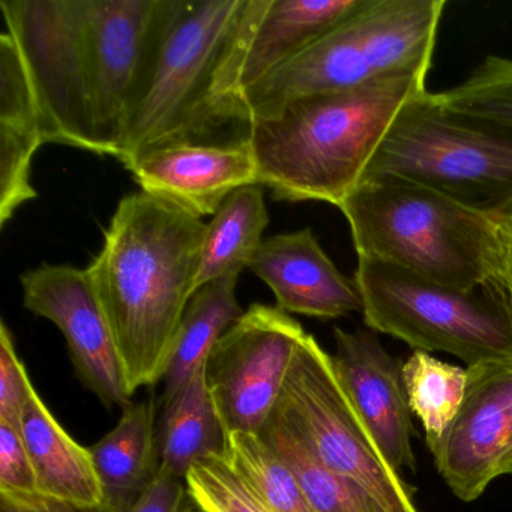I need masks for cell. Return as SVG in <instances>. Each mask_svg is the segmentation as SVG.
Wrapping results in <instances>:
<instances>
[{
    "label": "cell",
    "instance_id": "2",
    "mask_svg": "<svg viewBox=\"0 0 512 512\" xmlns=\"http://www.w3.org/2000/svg\"><path fill=\"white\" fill-rule=\"evenodd\" d=\"M206 224L146 193L119 202L88 268L131 394L163 380L194 295Z\"/></svg>",
    "mask_w": 512,
    "mask_h": 512
},
{
    "label": "cell",
    "instance_id": "7",
    "mask_svg": "<svg viewBox=\"0 0 512 512\" xmlns=\"http://www.w3.org/2000/svg\"><path fill=\"white\" fill-rule=\"evenodd\" d=\"M373 178L403 179L500 214L512 208V131L448 112L425 92L395 119L362 181Z\"/></svg>",
    "mask_w": 512,
    "mask_h": 512
},
{
    "label": "cell",
    "instance_id": "30",
    "mask_svg": "<svg viewBox=\"0 0 512 512\" xmlns=\"http://www.w3.org/2000/svg\"><path fill=\"white\" fill-rule=\"evenodd\" d=\"M187 482L167 470L158 469L157 476L128 512H182Z\"/></svg>",
    "mask_w": 512,
    "mask_h": 512
},
{
    "label": "cell",
    "instance_id": "21",
    "mask_svg": "<svg viewBox=\"0 0 512 512\" xmlns=\"http://www.w3.org/2000/svg\"><path fill=\"white\" fill-rule=\"evenodd\" d=\"M268 223L262 185L233 191L206 224L194 293L220 278L241 277L265 241Z\"/></svg>",
    "mask_w": 512,
    "mask_h": 512
},
{
    "label": "cell",
    "instance_id": "28",
    "mask_svg": "<svg viewBox=\"0 0 512 512\" xmlns=\"http://www.w3.org/2000/svg\"><path fill=\"white\" fill-rule=\"evenodd\" d=\"M35 391L14 346L7 323H0V419L20 428L23 410Z\"/></svg>",
    "mask_w": 512,
    "mask_h": 512
},
{
    "label": "cell",
    "instance_id": "5",
    "mask_svg": "<svg viewBox=\"0 0 512 512\" xmlns=\"http://www.w3.org/2000/svg\"><path fill=\"white\" fill-rule=\"evenodd\" d=\"M247 0H157L134 80L119 161L217 130L211 98Z\"/></svg>",
    "mask_w": 512,
    "mask_h": 512
},
{
    "label": "cell",
    "instance_id": "1",
    "mask_svg": "<svg viewBox=\"0 0 512 512\" xmlns=\"http://www.w3.org/2000/svg\"><path fill=\"white\" fill-rule=\"evenodd\" d=\"M157 0H0L28 68L46 143L121 157Z\"/></svg>",
    "mask_w": 512,
    "mask_h": 512
},
{
    "label": "cell",
    "instance_id": "22",
    "mask_svg": "<svg viewBox=\"0 0 512 512\" xmlns=\"http://www.w3.org/2000/svg\"><path fill=\"white\" fill-rule=\"evenodd\" d=\"M238 281L239 277L220 278L194 293L167 361L161 403L184 388L224 332L244 314L236 299Z\"/></svg>",
    "mask_w": 512,
    "mask_h": 512
},
{
    "label": "cell",
    "instance_id": "8",
    "mask_svg": "<svg viewBox=\"0 0 512 512\" xmlns=\"http://www.w3.org/2000/svg\"><path fill=\"white\" fill-rule=\"evenodd\" d=\"M364 322L419 352H445L467 367L512 358V307L505 293L463 292L377 260L358 259Z\"/></svg>",
    "mask_w": 512,
    "mask_h": 512
},
{
    "label": "cell",
    "instance_id": "4",
    "mask_svg": "<svg viewBox=\"0 0 512 512\" xmlns=\"http://www.w3.org/2000/svg\"><path fill=\"white\" fill-rule=\"evenodd\" d=\"M338 209L358 259L463 292L506 295L505 245L494 215L395 178L364 179Z\"/></svg>",
    "mask_w": 512,
    "mask_h": 512
},
{
    "label": "cell",
    "instance_id": "10",
    "mask_svg": "<svg viewBox=\"0 0 512 512\" xmlns=\"http://www.w3.org/2000/svg\"><path fill=\"white\" fill-rule=\"evenodd\" d=\"M305 335L301 323L280 308L254 304L217 341L206 362V382L227 437L259 436Z\"/></svg>",
    "mask_w": 512,
    "mask_h": 512
},
{
    "label": "cell",
    "instance_id": "27",
    "mask_svg": "<svg viewBox=\"0 0 512 512\" xmlns=\"http://www.w3.org/2000/svg\"><path fill=\"white\" fill-rule=\"evenodd\" d=\"M190 502L205 512H269L226 455H214L188 472Z\"/></svg>",
    "mask_w": 512,
    "mask_h": 512
},
{
    "label": "cell",
    "instance_id": "24",
    "mask_svg": "<svg viewBox=\"0 0 512 512\" xmlns=\"http://www.w3.org/2000/svg\"><path fill=\"white\" fill-rule=\"evenodd\" d=\"M467 368L457 367L415 350L403 364V382L410 412L421 421L428 449L449 427L467 388Z\"/></svg>",
    "mask_w": 512,
    "mask_h": 512
},
{
    "label": "cell",
    "instance_id": "17",
    "mask_svg": "<svg viewBox=\"0 0 512 512\" xmlns=\"http://www.w3.org/2000/svg\"><path fill=\"white\" fill-rule=\"evenodd\" d=\"M43 145L40 104L19 46L5 31L0 35V227L37 199L31 169Z\"/></svg>",
    "mask_w": 512,
    "mask_h": 512
},
{
    "label": "cell",
    "instance_id": "23",
    "mask_svg": "<svg viewBox=\"0 0 512 512\" xmlns=\"http://www.w3.org/2000/svg\"><path fill=\"white\" fill-rule=\"evenodd\" d=\"M259 437L292 470L317 512H394L364 485L323 467L274 416Z\"/></svg>",
    "mask_w": 512,
    "mask_h": 512
},
{
    "label": "cell",
    "instance_id": "31",
    "mask_svg": "<svg viewBox=\"0 0 512 512\" xmlns=\"http://www.w3.org/2000/svg\"><path fill=\"white\" fill-rule=\"evenodd\" d=\"M0 512H116L107 503L85 505L65 502L41 493H5L0 491Z\"/></svg>",
    "mask_w": 512,
    "mask_h": 512
},
{
    "label": "cell",
    "instance_id": "9",
    "mask_svg": "<svg viewBox=\"0 0 512 512\" xmlns=\"http://www.w3.org/2000/svg\"><path fill=\"white\" fill-rule=\"evenodd\" d=\"M271 416L326 469L364 485L394 512H418L412 490L383 460L313 335L299 344Z\"/></svg>",
    "mask_w": 512,
    "mask_h": 512
},
{
    "label": "cell",
    "instance_id": "11",
    "mask_svg": "<svg viewBox=\"0 0 512 512\" xmlns=\"http://www.w3.org/2000/svg\"><path fill=\"white\" fill-rule=\"evenodd\" d=\"M367 0H247L212 89L215 127L238 122L239 101L269 74L361 10Z\"/></svg>",
    "mask_w": 512,
    "mask_h": 512
},
{
    "label": "cell",
    "instance_id": "32",
    "mask_svg": "<svg viewBox=\"0 0 512 512\" xmlns=\"http://www.w3.org/2000/svg\"><path fill=\"white\" fill-rule=\"evenodd\" d=\"M494 218H496L503 245H505L506 296H508L509 304L512 307V208L494 215Z\"/></svg>",
    "mask_w": 512,
    "mask_h": 512
},
{
    "label": "cell",
    "instance_id": "33",
    "mask_svg": "<svg viewBox=\"0 0 512 512\" xmlns=\"http://www.w3.org/2000/svg\"><path fill=\"white\" fill-rule=\"evenodd\" d=\"M182 512H205L203 509H200L199 506L194 505L193 502L190 503V505L185 506L184 509H182Z\"/></svg>",
    "mask_w": 512,
    "mask_h": 512
},
{
    "label": "cell",
    "instance_id": "12",
    "mask_svg": "<svg viewBox=\"0 0 512 512\" xmlns=\"http://www.w3.org/2000/svg\"><path fill=\"white\" fill-rule=\"evenodd\" d=\"M467 377L460 410L430 452L449 490L469 503L512 475V358L467 367Z\"/></svg>",
    "mask_w": 512,
    "mask_h": 512
},
{
    "label": "cell",
    "instance_id": "19",
    "mask_svg": "<svg viewBox=\"0 0 512 512\" xmlns=\"http://www.w3.org/2000/svg\"><path fill=\"white\" fill-rule=\"evenodd\" d=\"M122 409L118 425L89 448L104 503L116 512L130 511L158 473L154 398Z\"/></svg>",
    "mask_w": 512,
    "mask_h": 512
},
{
    "label": "cell",
    "instance_id": "3",
    "mask_svg": "<svg viewBox=\"0 0 512 512\" xmlns=\"http://www.w3.org/2000/svg\"><path fill=\"white\" fill-rule=\"evenodd\" d=\"M430 67L401 68L358 88L307 95L251 119L259 185L281 202L334 206L358 187L407 103L427 91Z\"/></svg>",
    "mask_w": 512,
    "mask_h": 512
},
{
    "label": "cell",
    "instance_id": "29",
    "mask_svg": "<svg viewBox=\"0 0 512 512\" xmlns=\"http://www.w3.org/2000/svg\"><path fill=\"white\" fill-rule=\"evenodd\" d=\"M0 491L38 493L34 466L20 428L0 419Z\"/></svg>",
    "mask_w": 512,
    "mask_h": 512
},
{
    "label": "cell",
    "instance_id": "14",
    "mask_svg": "<svg viewBox=\"0 0 512 512\" xmlns=\"http://www.w3.org/2000/svg\"><path fill=\"white\" fill-rule=\"evenodd\" d=\"M334 340L331 359L338 382L383 460L398 475L404 469L415 470L403 365L386 352L370 328H335Z\"/></svg>",
    "mask_w": 512,
    "mask_h": 512
},
{
    "label": "cell",
    "instance_id": "18",
    "mask_svg": "<svg viewBox=\"0 0 512 512\" xmlns=\"http://www.w3.org/2000/svg\"><path fill=\"white\" fill-rule=\"evenodd\" d=\"M20 433L34 466L38 493L65 502L104 503L91 451L64 430L37 391L23 410Z\"/></svg>",
    "mask_w": 512,
    "mask_h": 512
},
{
    "label": "cell",
    "instance_id": "16",
    "mask_svg": "<svg viewBox=\"0 0 512 512\" xmlns=\"http://www.w3.org/2000/svg\"><path fill=\"white\" fill-rule=\"evenodd\" d=\"M248 269L272 290L284 313L316 319L362 313L355 281L338 271L311 229L266 238Z\"/></svg>",
    "mask_w": 512,
    "mask_h": 512
},
{
    "label": "cell",
    "instance_id": "20",
    "mask_svg": "<svg viewBox=\"0 0 512 512\" xmlns=\"http://www.w3.org/2000/svg\"><path fill=\"white\" fill-rule=\"evenodd\" d=\"M206 362L161 403L157 422L158 469L182 479L206 458L226 455L227 434L206 382Z\"/></svg>",
    "mask_w": 512,
    "mask_h": 512
},
{
    "label": "cell",
    "instance_id": "25",
    "mask_svg": "<svg viewBox=\"0 0 512 512\" xmlns=\"http://www.w3.org/2000/svg\"><path fill=\"white\" fill-rule=\"evenodd\" d=\"M226 458L269 512H317L292 470L257 434H230Z\"/></svg>",
    "mask_w": 512,
    "mask_h": 512
},
{
    "label": "cell",
    "instance_id": "6",
    "mask_svg": "<svg viewBox=\"0 0 512 512\" xmlns=\"http://www.w3.org/2000/svg\"><path fill=\"white\" fill-rule=\"evenodd\" d=\"M445 0H367L361 10L242 95V124L307 95L358 88L431 67Z\"/></svg>",
    "mask_w": 512,
    "mask_h": 512
},
{
    "label": "cell",
    "instance_id": "26",
    "mask_svg": "<svg viewBox=\"0 0 512 512\" xmlns=\"http://www.w3.org/2000/svg\"><path fill=\"white\" fill-rule=\"evenodd\" d=\"M434 98L455 115L512 131V59L488 56L469 79Z\"/></svg>",
    "mask_w": 512,
    "mask_h": 512
},
{
    "label": "cell",
    "instance_id": "13",
    "mask_svg": "<svg viewBox=\"0 0 512 512\" xmlns=\"http://www.w3.org/2000/svg\"><path fill=\"white\" fill-rule=\"evenodd\" d=\"M23 305L58 326L83 385L104 406L131 401L124 362L88 269L41 265L20 277Z\"/></svg>",
    "mask_w": 512,
    "mask_h": 512
},
{
    "label": "cell",
    "instance_id": "15",
    "mask_svg": "<svg viewBox=\"0 0 512 512\" xmlns=\"http://www.w3.org/2000/svg\"><path fill=\"white\" fill-rule=\"evenodd\" d=\"M143 193L196 218L214 217L224 200L247 185H259L256 155L248 137L226 145L169 143L131 161Z\"/></svg>",
    "mask_w": 512,
    "mask_h": 512
}]
</instances>
